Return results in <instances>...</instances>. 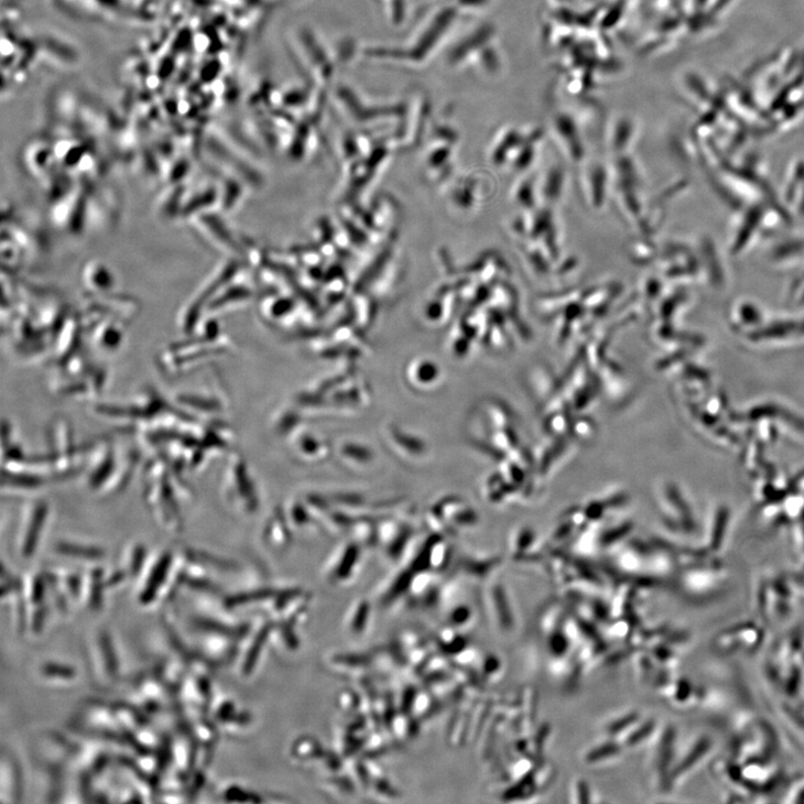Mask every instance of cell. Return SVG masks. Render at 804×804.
Segmentation results:
<instances>
[{"instance_id": "6da1fadb", "label": "cell", "mask_w": 804, "mask_h": 804, "mask_svg": "<svg viewBox=\"0 0 804 804\" xmlns=\"http://www.w3.org/2000/svg\"><path fill=\"white\" fill-rule=\"evenodd\" d=\"M167 467L165 464H151L148 475L149 487L145 489L146 502L153 512L155 519L161 525L171 531H180L182 529L181 512L178 510V492L171 482H167Z\"/></svg>"}, {"instance_id": "7a4b0ae2", "label": "cell", "mask_w": 804, "mask_h": 804, "mask_svg": "<svg viewBox=\"0 0 804 804\" xmlns=\"http://www.w3.org/2000/svg\"><path fill=\"white\" fill-rule=\"evenodd\" d=\"M253 482L246 461L239 457H232L224 470L222 493L225 499L240 512L252 513L258 507V496Z\"/></svg>"}, {"instance_id": "3957f363", "label": "cell", "mask_w": 804, "mask_h": 804, "mask_svg": "<svg viewBox=\"0 0 804 804\" xmlns=\"http://www.w3.org/2000/svg\"><path fill=\"white\" fill-rule=\"evenodd\" d=\"M47 517L48 507L44 501H34L24 507L18 536V543L21 545L23 556L30 557L33 555L46 525Z\"/></svg>"}, {"instance_id": "277c9868", "label": "cell", "mask_w": 804, "mask_h": 804, "mask_svg": "<svg viewBox=\"0 0 804 804\" xmlns=\"http://www.w3.org/2000/svg\"><path fill=\"white\" fill-rule=\"evenodd\" d=\"M58 551L65 555L80 558H100L104 555V552L98 547L79 546L72 543H62L58 545Z\"/></svg>"}]
</instances>
